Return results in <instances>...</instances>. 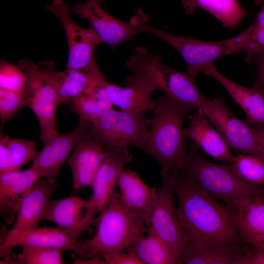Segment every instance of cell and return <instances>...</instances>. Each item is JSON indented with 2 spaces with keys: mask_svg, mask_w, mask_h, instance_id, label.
Listing matches in <instances>:
<instances>
[{
  "mask_svg": "<svg viewBox=\"0 0 264 264\" xmlns=\"http://www.w3.org/2000/svg\"><path fill=\"white\" fill-rule=\"evenodd\" d=\"M102 72L97 63L82 68H66L63 71L58 90L59 106H69L72 100L82 94Z\"/></svg>",
  "mask_w": 264,
  "mask_h": 264,
  "instance_id": "cell-27",
  "label": "cell"
},
{
  "mask_svg": "<svg viewBox=\"0 0 264 264\" xmlns=\"http://www.w3.org/2000/svg\"><path fill=\"white\" fill-rule=\"evenodd\" d=\"M129 246L143 264H176L177 259L168 245L151 230Z\"/></svg>",
  "mask_w": 264,
  "mask_h": 264,
  "instance_id": "cell-26",
  "label": "cell"
},
{
  "mask_svg": "<svg viewBox=\"0 0 264 264\" xmlns=\"http://www.w3.org/2000/svg\"><path fill=\"white\" fill-rule=\"evenodd\" d=\"M58 185L45 178L37 180L22 198L15 223L9 233L19 232L38 226L43 220L50 198Z\"/></svg>",
  "mask_w": 264,
  "mask_h": 264,
  "instance_id": "cell-17",
  "label": "cell"
},
{
  "mask_svg": "<svg viewBox=\"0 0 264 264\" xmlns=\"http://www.w3.org/2000/svg\"><path fill=\"white\" fill-rule=\"evenodd\" d=\"M17 256L18 264H62L63 259L60 250L49 247L23 245Z\"/></svg>",
  "mask_w": 264,
  "mask_h": 264,
  "instance_id": "cell-31",
  "label": "cell"
},
{
  "mask_svg": "<svg viewBox=\"0 0 264 264\" xmlns=\"http://www.w3.org/2000/svg\"><path fill=\"white\" fill-rule=\"evenodd\" d=\"M106 0H86L85 3H75L71 8L81 19L87 20L89 27L102 42L114 49L124 42L132 41L139 33L137 25L130 20L127 23L113 17L102 7Z\"/></svg>",
  "mask_w": 264,
  "mask_h": 264,
  "instance_id": "cell-15",
  "label": "cell"
},
{
  "mask_svg": "<svg viewBox=\"0 0 264 264\" xmlns=\"http://www.w3.org/2000/svg\"><path fill=\"white\" fill-rule=\"evenodd\" d=\"M162 183L157 188L154 201L145 221L151 230L170 247L178 260L189 243L175 206L176 198L173 171L161 173Z\"/></svg>",
  "mask_w": 264,
  "mask_h": 264,
  "instance_id": "cell-8",
  "label": "cell"
},
{
  "mask_svg": "<svg viewBox=\"0 0 264 264\" xmlns=\"http://www.w3.org/2000/svg\"><path fill=\"white\" fill-rule=\"evenodd\" d=\"M9 161L7 149L4 142L0 139V174L9 171Z\"/></svg>",
  "mask_w": 264,
  "mask_h": 264,
  "instance_id": "cell-39",
  "label": "cell"
},
{
  "mask_svg": "<svg viewBox=\"0 0 264 264\" xmlns=\"http://www.w3.org/2000/svg\"><path fill=\"white\" fill-rule=\"evenodd\" d=\"M41 178L31 166L26 170L8 171L0 174V212L6 223L11 224L15 220L22 198Z\"/></svg>",
  "mask_w": 264,
  "mask_h": 264,
  "instance_id": "cell-19",
  "label": "cell"
},
{
  "mask_svg": "<svg viewBox=\"0 0 264 264\" xmlns=\"http://www.w3.org/2000/svg\"><path fill=\"white\" fill-rule=\"evenodd\" d=\"M237 264H264V250L252 251L246 248Z\"/></svg>",
  "mask_w": 264,
  "mask_h": 264,
  "instance_id": "cell-37",
  "label": "cell"
},
{
  "mask_svg": "<svg viewBox=\"0 0 264 264\" xmlns=\"http://www.w3.org/2000/svg\"><path fill=\"white\" fill-rule=\"evenodd\" d=\"M255 4L260 7V11L253 22L264 28V0H255Z\"/></svg>",
  "mask_w": 264,
  "mask_h": 264,
  "instance_id": "cell-41",
  "label": "cell"
},
{
  "mask_svg": "<svg viewBox=\"0 0 264 264\" xmlns=\"http://www.w3.org/2000/svg\"><path fill=\"white\" fill-rule=\"evenodd\" d=\"M227 206L244 246L252 251L264 250V190Z\"/></svg>",
  "mask_w": 264,
  "mask_h": 264,
  "instance_id": "cell-16",
  "label": "cell"
},
{
  "mask_svg": "<svg viewBox=\"0 0 264 264\" xmlns=\"http://www.w3.org/2000/svg\"><path fill=\"white\" fill-rule=\"evenodd\" d=\"M219 82L245 113L246 122L251 126L264 125V95L256 88L241 86L225 77L218 71L214 63L202 72Z\"/></svg>",
  "mask_w": 264,
  "mask_h": 264,
  "instance_id": "cell-23",
  "label": "cell"
},
{
  "mask_svg": "<svg viewBox=\"0 0 264 264\" xmlns=\"http://www.w3.org/2000/svg\"><path fill=\"white\" fill-rule=\"evenodd\" d=\"M119 198L132 214L147 220L155 199L157 188L150 187L134 171L124 169L117 182Z\"/></svg>",
  "mask_w": 264,
  "mask_h": 264,
  "instance_id": "cell-21",
  "label": "cell"
},
{
  "mask_svg": "<svg viewBox=\"0 0 264 264\" xmlns=\"http://www.w3.org/2000/svg\"><path fill=\"white\" fill-rule=\"evenodd\" d=\"M189 120L185 132L191 141L214 159L228 164L234 161L235 156L230 153L220 133L210 125L199 109L190 116Z\"/></svg>",
  "mask_w": 264,
  "mask_h": 264,
  "instance_id": "cell-22",
  "label": "cell"
},
{
  "mask_svg": "<svg viewBox=\"0 0 264 264\" xmlns=\"http://www.w3.org/2000/svg\"><path fill=\"white\" fill-rule=\"evenodd\" d=\"M27 83L25 72L6 60L0 62V89L24 92Z\"/></svg>",
  "mask_w": 264,
  "mask_h": 264,
  "instance_id": "cell-32",
  "label": "cell"
},
{
  "mask_svg": "<svg viewBox=\"0 0 264 264\" xmlns=\"http://www.w3.org/2000/svg\"><path fill=\"white\" fill-rule=\"evenodd\" d=\"M73 264H105V263L101 256H96L88 259H82L75 258Z\"/></svg>",
  "mask_w": 264,
  "mask_h": 264,
  "instance_id": "cell-42",
  "label": "cell"
},
{
  "mask_svg": "<svg viewBox=\"0 0 264 264\" xmlns=\"http://www.w3.org/2000/svg\"><path fill=\"white\" fill-rule=\"evenodd\" d=\"M105 264H143L132 253L123 252L102 255Z\"/></svg>",
  "mask_w": 264,
  "mask_h": 264,
  "instance_id": "cell-36",
  "label": "cell"
},
{
  "mask_svg": "<svg viewBox=\"0 0 264 264\" xmlns=\"http://www.w3.org/2000/svg\"><path fill=\"white\" fill-rule=\"evenodd\" d=\"M199 148L190 141L182 168L213 198L232 206L247 196L264 190V187L253 186L240 179L231 171L228 164H220L207 160L200 153Z\"/></svg>",
  "mask_w": 264,
  "mask_h": 264,
  "instance_id": "cell-6",
  "label": "cell"
},
{
  "mask_svg": "<svg viewBox=\"0 0 264 264\" xmlns=\"http://www.w3.org/2000/svg\"><path fill=\"white\" fill-rule=\"evenodd\" d=\"M193 110L166 94L155 101L152 123L140 149L158 162L161 173L182 168L189 149L183 123Z\"/></svg>",
  "mask_w": 264,
  "mask_h": 264,
  "instance_id": "cell-2",
  "label": "cell"
},
{
  "mask_svg": "<svg viewBox=\"0 0 264 264\" xmlns=\"http://www.w3.org/2000/svg\"><path fill=\"white\" fill-rule=\"evenodd\" d=\"M105 147V156L90 186L92 194L88 199L84 216V224L88 231L95 214L110 203L125 165L132 158L128 147Z\"/></svg>",
  "mask_w": 264,
  "mask_h": 264,
  "instance_id": "cell-10",
  "label": "cell"
},
{
  "mask_svg": "<svg viewBox=\"0 0 264 264\" xmlns=\"http://www.w3.org/2000/svg\"><path fill=\"white\" fill-rule=\"evenodd\" d=\"M84 231L56 226L39 227L25 231L6 234L1 241V256L10 257L12 248L23 245L38 246L60 251H72L81 258L85 259V252L78 238Z\"/></svg>",
  "mask_w": 264,
  "mask_h": 264,
  "instance_id": "cell-13",
  "label": "cell"
},
{
  "mask_svg": "<svg viewBox=\"0 0 264 264\" xmlns=\"http://www.w3.org/2000/svg\"><path fill=\"white\" fill-rule=\"evenodd\" d=\"M27 105L24 93L0 89V129L9 119Z\"/></svg>",
  "mask_w": 264,
  "mask_h": 264,
  "instance_id": "cell-34",
  "label": "cell"
},
{
  "mask_svg": "<svg viewBox=\"0 0 264 264\" xmlns=\"http://www.w3.org/2000/svg\"><path fill=\"white\" fill-rule=\"evenodd\" d=\"M246 248L220 245L199 250H185L177 264H237Z\"/></svg>",
  "mask_w": 264,
  "mask_h": 264,
  "instance_id": "cell-28",
  "label": "cell"
},
{
  "mask_svg": "<svg viewBox=\"0 0 264 264\" xmlns=\"http://www.w3.org/2000/svg\"><path fill=\"white\" fill-rule=\"evenodd\" d=\"M248 29L242 51L246 52V61L250 63L255 57L264 53V28L253 22Z\"/></svg>",
  "mask_w": 264,
  "mask_h": 264,
  "instance_id": "cell-35",
  "label": "cell"
},
{
  "mask_svg": "<svg viewBox=\"0 0 264 264\" xmlns=\"http://www.w3.org/2000/svg\"><path fill=\"white\" fill-rule=\"evenodd\" d=\"M17 66L26 74L24 94L27 106L39 121L41 139L45 143L58 132L56 129V111L59 106L58 90L63 71H56L53 61L36 63L30 59H22Z\"/></svg>",
  "mask_w": 264,
  "mask_h": 264,
  "instance_id": "cell-4",
  "label": "cell"
},
{
  "mask_svg": "<svg viewBox=\"0 0 264 264\" xmlns=\"http://www.w3.org/2000/svg\"><path fill=\"white\" fill-rule=\"evenodd\" d=\"M149 17L144 12L137 13L135 22L139 32H147L159 38L175 49L181 56L187 66V72L196 82L198 75L203 72L217 58L243 50L248 29L232 38L220 41L205 42L194 38L177 36L166 30L154 28L148 24Z\"/></svg>",
  "mask_w": 264,
  "mask_h": 264,
  "instance_id": "cell-5",
  "label": "cell"
},
{
  "mask_svg": "<svg viewBox=\"0 0 264 264\" xmlns=\"http://www.w3.org/2000/svg\"><path fill=\"white\" fill-rule=\"evenodd\" d=\"M240 179L255 187H264V157L262 155L239 153L234 161L228 164Z\"/></svg>",
  "mask_w": 264,
  "mask_h": 264,
  "instance_id": "cell-29",
  "label": "cell"
},
{
  "mask_svg": "<svg viewBox=\"0 0 264 264\" xmlns=\"http://www.w3.org/2000/svg\"><path fill=\"white\" fill-rule=\"evenodd\" d=\"M261 153L264 157V125L253 126Z\"/></svg>",
  "mask_w": 264,
  "mask_h": 264,
  "instance_id": "cell-40",
  "label": "cell"
},
{
  "mask_svg": "<svg viewBox=\"0 0 264 264\" xmlns=\"http://www.w3.org/2000/svg\"><path fill=\"white\" fill-rule=\"evenodd\" d=\"M0 139L6 144L9 155V171L20 168L36 156L38 143L33 140L12 138L0 132Z\"/></svg>",
  "mask_w": 264,
  "mask_h": 264,
  "instance_id": "cell-30",
  "label": "cell"
},
{
  "mask_svg": "<svg viewBox=\"0 0 264 264\" xmlns=\"http://www.w3.org/2000/svg\"><path fill=\"white\" fill-rule=\"evenodd\" d=\"M126 87L107 82L108 95L113 106L121 110L146 112L153 108L155 100L152 93L156 88L146 79L133 74L124 80Z\"/></svg>",
  "mask_w": 264,
  "mask_h": 264,
  "instance_id": "cell-18",
  "label": "cell"
},
{
  "mask_svg": "<svg viewBox=\"0 0 264 264\" xmlns=\"http://www.w3.org/2000/svg\"><path fill=\"white\" fill-rule=\"evenodd\" d=\"M88 200L71 196L50 200L43 220L61 227L88 231L84 224V216Z\"/></svg>",
  "mask_w": 264,
  "mask_h": 264,
  "instance_id": "cell-24",
  "label": "cell"
},
{
  "mask_svg": "<svg viewBox=\"0 0 264 264\" xmlns=\"http://www.w3.org/2000/svg\"><path fill=\"white\" fill-rule=\"evenodd\" d=\"M257 66V72L253 88L262 92L264 88V53L255 57L253 61Z\"/></svg>",
  "mask_w": 264,
  "mask_h": 264,
  "instance_id": "cell-38",
  "label": "cell"
},
{
  "mask_svg": "<svg viewBox=\"0 0 264 264\" xmlns=\"http://www.w3.org/2000/svg\"><path fill=\"white\" fill-rule=\"evenodd\" d=\"M91 225L95 233L90 239L80 240L85 259L123 252L147 233L145 220L128 210L115 191L111 200Z\"/></svg>",
  "mask_w": 264,
  "mask_h": 264,
  "instance_id": "cell-3",
  "label": "cell"
},
{
  "mask_svg": "<svg viewBox=\"0 0 264 264\" xmlns=\"http://www.w3.org/2000/svg\"><path fill=\"white\" fill-rule=\"evenodd\" d=\"M105 154V147L93 138L74 149L66 161L71 171L74 189L91 186Z\"/></svg>",
  "mask_w": 264,
  "mask_h": 264,
  "instance_id": "cell-20",
  "label": "cell"
},
{
  "mask_svg": "<svg viewBox=\"0 0 264 264\" xmlns=\"http://www.w3.org/2000/svg\"><path fill=\"white\" fill-rule=\"evenodd\" d=\"M47 10L55 15L64 27L68 43L67 68H82L96 63L94 52L103 43L90 27L83 28L71 18L72 10L64 0H53Z\"/></svg>",
  "mask_w": 264,
  "mask_h": 264,
  "instance_id": "cell-14",
  "label": "cell"
},
{
  "mask_svg": "<svg viewBox=\"0 0 264 264\" xmlns=\"http://www.w3.org/2000/svg\"><path fill=\"white\" fill-rule=\"evenodd\" d=\"M152 119L145 112L106 110L92 123V137L104 146H133L140 148L144 143Z\"/></svg>",
  "mask_w": 264,
  "mask_h": 264,
  "instance_id": "cell-9",
  "label": "cell"
},
{
  "mask_svg": "<svg viewBox=\"0 0 264 264\" xmlns=\"http://www.w3.org/2000/svg\"><path fill=\"white\" fill-rule=\"evenodd\" d=\"M262 92H263V93L264 95V88H263V90H262Z\"/></svg>",
  "mask_w": 264,
  "mask_h": 264,
  "instance_id": "cell-43",
  "label": "cell"
},
{
  "mask_svg": "<svg viewBox=\"0 0 264 264\" xmlns=\"http://www.w3.org/2000/svg\"><path fill=\"white\" fill-rule=\"evenodd\" d=\"M188 14L197 8L203 9L214 16L226 28L235 29L249 12L239 0H181Z\"/></svg>",
  "mask_w": 264,
  "mask_h": 264,
  "instance_id": "cell-25",
  "label": "cell"
},
{
  "mask_svg": "<svg viewBox=\"0 0 264 264\" xmlns=\"http://www.w3.org/2000/svg\"><path fill=\"white\" fill-rule=\"evenodd\" d=\"M69 108L78 115L80 122L93 123L104 112L97 100L85 91L73 99Z\"/></svg>",
  "mask_w": 264,
  "mask_h": 264,
  "instance_id": "cell-33",
  "label": "cell"
},
{
  "mask_svg": "<svg viewBox=\"0 0 264 264\" xmlns=\"http://www.w3.org/2000/svg\"><path fill=\"white\" fill-rule=\"evenodd\" d=\"M92 123L80 122L73 131L58 132L44 143L37 153L31 167L42 178L56 182L63 164L66 162L74 149L80 144L92 139Z\"/></svg>",
  "mask_w": 264,
  "mask_h": 264,
  "instance_id": "cell-12",
  "label": "cell"
},
{
  "mask_svg": "<svg viewBox=\"0 0 264 264\" xmlns=\"http://www.w3.org/2000/svg\"><path fill=\"white\" fill-rule=\"evenodd\" d=\"M134 72L146 78L156 88L175 101L198 109L205 96L200 92L187 72L173 69L165 65L159 55L147 49L136 56L133 66Z\"/></svg>",
  "mask_w": 264,
  "mask_h": 264,
  "instance_id": "cell-7",
  "label": "cell"
},
{
  "mask_svg": "<svg viewBox=\"0 0 264 264\" xmlns=\"http://www.w3.org/2000/svg\"><path fill=\"white\" fill-rule=\"evenodd\" d=\"M198 109L213 124L230 150L239 153L262 155L253 127L236 117L221 97H206Z\"/></svg>",
  "mask_w": 264,
  "mask_h": 264,
  "instance_id": "cell-11",
  "label": "cell"
},
{
  "mask_svg": "<svg viewBox=\"0 0 264 264\" xmlns=\"http://www.w3.org/2000/svg\"><path fill=\"white\" fill-rule=\"evenodd\" d=\"M173 176L176 214L189 239L185 250L220 245L245 247L226 204L205 192L184 169L174 170Z\"/></svg>",
  "mask_w": 264,
  "mask_h": 264,
  "instance_id": "cell-1",
  "label": "cell"
}]
</instances>
